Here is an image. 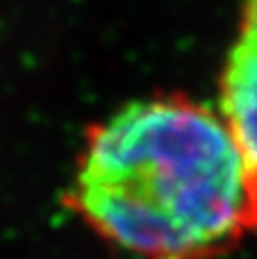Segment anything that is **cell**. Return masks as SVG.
I'll return each instance as SVG.
<instances>
[{
	"mask_svg": "<svg viewBox=\"0 0 257 259\" xmlns=\"http://www.w3.org/2000/svg\"><path fill=\"white\" fill-rule=\"evenodd\" d=\"M219 116L244 170L246 230L257 234V0H241L237 36L219 77Z\"/></svg>",
	"mask_w": 257,
	"mask_h": 259,
	"instance_id": "cell-2",
	"label": "cell"
},
{
	"mask_svg": "<svg viewBox=\"0 0 257 259\" xmlns=\"http://www.w3.org/2000/svg\"><path fill=\"white\" fill-rule=\"evenodd\" d=\"M66 205L139 259H219L248 234L241 159L209 107L132 100L84 139Z\"/></svg>",
	"mask_w": 257,
	"mask_h": 259,
	"instance_id": "cell-1",
	"label": "cell"
}]
</instances>
